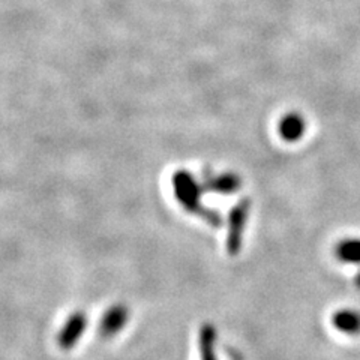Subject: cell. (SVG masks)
Instances as JSON below:
<instances>
[{"label":"cell","instance_id":"2","mask_svg":"<svg viewBox=\"0 0 360 360\" xmlns=\"http://www.w3.org/2000/svg\"><path fill=\"white\" fill-rule=\"evenodd\" d=\"M128 320V311L125 307L116 305L110 308L101 321V333L104 336H112L117 333Z\"/></svg>","mask_w":360,"mask_h":360},{"label":"cell","instance_id":"1","mask_svg":"<svg viewBox=\"0 0 360 360\" xmlns=\"http://www.w3.org/2000/svg\"><path fill=\"white\" fill-rule=\"evenodd\" d=\"M87 328V317L82 311L74 312L70 319L66 320L62 330L58 335V344L63 350H70Z\"/></svg>","mask_w":360,"mask_h":360},{"label":"cell","instance_id":"3","mask_svg":"<svg viewBox=\"0 0 360 360\" xmlns=\"http://www.w3.org/2000/svg\"><path fill=\"white\" fill-rule=\"evenodd\" d=\"M333 326L344 333L360 332V314L353 309L338 311L333 315Z\"/></svg>","mask_w":360,"mask_h":360},{"label":"cell","instance_id":"4","mask_svg":"<svg viewBox=\"0 0 360 360\" xmlns=\"http://www.w3.org/2000/svg\"><path fill=\"white\" fill-rule=\"evenodd\" d=\"M341 257L347 262H360V242H347L341 246Z\"/></svg>","mask_w":360,"mask_h":360}]
</instances>
